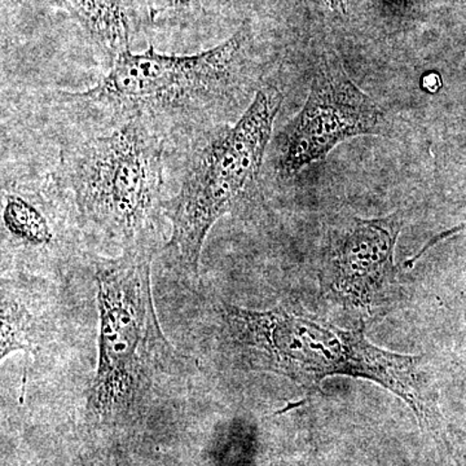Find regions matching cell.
Masks as SVG:
<instances>
[{"label":"cell","mask_w":466,"mask_h":466,"mask_svg":"<svg viewBox=\"0 0 466 466\" xmlns=\"http://www.w3.org/2000/svg\"><path fill=\"white\" fill-rule=\"evenodd\" d=\"M220 312L229 341L251 370L287 377L311 392L330 376L370 380L408 404L422 431L443 434L421 357L377 348L363 329H342L284 308L257 311L225 303Z\"/></svg>","instance_id":"obj_1"},{"label":"cell","mask_w":466,"mask_h":466,"mask_svg":"<svg viewBox=\"0 0 466 466\" xmlns=\"http://www.w3.org/2000/svg\"><path fill=\"white\" fill-rule=\"evenodd\" d=\"M385 2L394 8H408L419 2V0H385Z\"/></svg>","instance_id":"obj_16"},{"label":"cell","mask_w":466,"mask_h":466,"mask_svg":"<svg viewBox=\"0 0 466 466\" xmlns=\"http://www.w3.org/2000/svg\"><path fill=\"white\" fill-rule=\"evenodd\" d=\"M3 232L24 249H47L56 238L47 198L26 186H7L2 192Z\"/></svg>","instance_id":"obj_9"},{"label":"cell","mask_w":466,"mask_h":466,"mask_svg":"<svg viewBox=\"0 0 466 466\" xmlns=\"http://www.w3.org/2000/svg\"><path fill=\"white\" fill-rule=\"evenodd\" d=\"M385 125L379 104L350 79L346 70L332 61H321L305 106L279 139L278 173L284 179L294 177L339 143L380 135Z\"/></svg>","instance_id":"obj_6"},{"label":"cell","mask_w":466,"mask_h":466,"mask_svg":"<svg viewBox=\"0 0 466 466\" xmlns=\"http://www.w3.org/2000/svg\"><path fill=\"white\" fill-rule=\"evenodd\" d=\"M155 0H55L110 64L130 50L135 36L152 27Z\"/></svg>","instance_id":"obj_8"},{"label":"cell","mask_w":466,"mask_h":466,"mask_svg":"<svg viewBox=\"0 0 466 466\" xmlns=\"http://www.w3.org/2000/svg\"><path fill=\"white\" fill-rule=\"evenodd\" d=\"M7 2H14L15 5L18 3V5H25L36 9L55 8V0H7Z\"/></svg>","instance_id":"obj_14"},{"label":"cell","mask_w":466,"mask_h":466,"mask_svg":"<svg viewBox=\"0 0 466 466\" xmlns=\"http://www.w3.org/2000/svg\"><path fill=\"white\" fill-rule=\"evenodd\" d=\"M283 95L260 88L233 126L218 127L195 144L177 193L165 202L171 222L167 251L189 279L198 278L205 240L214 225L256 187Z\"/></svg>","instance_id":"obj_4"},{"label":"cell","mask_w":466,"mask_h":466,"mask_svg":"<svg viewBox=\"0 0 466 466\" xmlns=\"http://www.w3.org/2000/svg\"><path fill=\"white\" fill-rule=\"evenodd\" d=\"M350 0H324L325 5L330 9L346 14Z\"/></svg>","instance_id":"obj_15"},{"label":"cell","mask_w":466,"mask_h":466,"mask_svg":"<svg viewBox=\"0 0 466 466\" xmlns=\"http://www.w3.org/2000/svg\"><path fill=\"white\" fill-rule=\"evenodd\" d=\"M421 87L422 90L429 92V94H437L443 87L441 76L437 72L426 73L421 78Z\"/></svg>","instance_id":"obj_13"},{"label":"cell","mask_w":466,"mask_h":466,"mask_svg":"<svg viewBox=\"0 0 466 466\" xmlns=\"http://www.w3.org/2000/svg\"><path fill=\"white\" fill-rule=\"evenodd\" d=\"M165 140L148 122L133 118L67 147L55 187L82 227L124 250L148 247L146 236L165 208Z\"/></svg>","instance_id":"obj_3"},{"label":"cell","mask_w":466,"mask_h":466,"mask_svg":"<svg viewBox=\"0 0 466 466\" xmlns=\"http://www.w3.org/2000/svg\"><path fill=\"white\" fill-rule=\"evenodd\" d=\"M400 213L376 219L354 218L329 238L321 281L339 302L370 311L389 296L395 278Z\"/></svg>","instance_id":"obj_7"},{"label":"cell","mask_w":466,"mask_h":466,"mask_svg":"<svg viewBox=\"0 0 466 466\" xmlns=\"http://www.w3.org/2000/svg\"><path fill=\"white\" fill-rule=\"evenodd\" d=\"M250 38V24L244 23L226 41L198 54H161L153 45L140 54L130 48L96 85L64 92V100L104 113L112 124L143 119L161 133V124L198 116L225 96Z\"/></svg>","instance_id":"obj_5"},{"label":"cell","mask_w":466,"mask_h":466,"mask_svg":"<svg viewBox=\"0 0 466 466\" xmlns=\"http://www.w3.org/2000/svg\"><path fill=\"white\" fill-rule=\"evenodd\" d=\"M75 466H112L108 451L100 449H90L81 453L76 460Z\"/></svg>","instance_id":"obj_12"},{"label":"cell","mask_w":466,"mask_h":466,"mask_svg":"<svg viewBox=\"0 0 466 466\" xmlns=\"http://www.w3.org/2000/svg\"><path fill=\"white\" fill-rule=\"evenodd\" d=\"M45 325L16 296L2 293V359L12 352L36 354L45 341Z\"/></svg>","instance_id":"obj_10"},{"label":"cell","mask_w":466,"mask_h":466,"mask_svg":"<svg viewBox=\"0 0 466 466\" xmlns=\"http://www.w3.org/2000/svg\"><path fill=\"white\" fill-rule=\"evenodd\" d=\"M152 250H124L96 263L99 358L85 407L94 449L106 450L142 421L159 382L170 375L175 351L153 302Z\"/></svg>","instance_id":"obj_2"},{"label":"cell","mask_w":466,"mask_h":466,"mask_svg":"<svg viewBox=\"0 0 466 466\" xmlns=\"http://www.w3.org/2000/svg\"><path fill=\"white\" fill-rule=\"evenodd\" d=\"M228 0H155L152 27L202 32Z\"/></svg>","instance_id":"obj_11"}]
</instances>
